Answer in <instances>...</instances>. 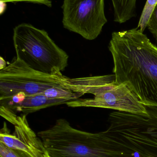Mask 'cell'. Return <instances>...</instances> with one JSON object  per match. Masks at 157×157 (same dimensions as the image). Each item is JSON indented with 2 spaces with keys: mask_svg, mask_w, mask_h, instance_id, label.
<instances>
[{
  "mask_svg": "<svg viewBox=\"0 0 157 157\" xmlns=\"http://www.w3.org/2000/svg\"><path fill=\"white\" fill-rule=\"evenodd\" d=\"M48 155H49V154H48ZM47 157H51L49 155H48V156H47Z\"/></svg>",
  "mask_w": 157,
  "mask_h": 157,
  "instance_id": "cell-17",
  "label": "cell"
},
{
  "mask_svg": "<svg viewBox=\"0 0 157 157\" xmlns=\"http://www.w3.org/2000/svg\"><path fill=\"white\" fill-rule=\"evenodd\" d=\"M114 9V20L122 24L125 23L136 14L137 0H111Z\"/></svg>",
  "mask_w": 157,
  "mask_h": 157,
  "instance_id": "cell-10",
  "label": "cell"
},
{
  "mask_svg": "<svg viewBox=\"0 0 157 157\" xmlns=\"http://www.w3.org/2000/svg\"><path fill=\"white\" fill-rule=\"evenodd\" d=\"M1 2L6 3V2H28L43 5L48 7H51L52 6L51 0H0Z\"/></svg>",
  "mask_w": 157,
  "mask_h": 157,
  "instance_id": "cell-15",
  "label": "cell"
},
{
  "mask_svg": "<svg viewBox=\"0 0 157 157\" xmlns=\"http://www.w3.org/2000/svg\"><path fill=\"white\" fill-rule=\"evenodd\" d=\"M109 49L115 81L125 84L146 107L157 108V47L137 28L114 32Z\"/></svg>",
  "mask_w": 157,
  "mask_h": 157,
  "instance_id": "cell-1",
  "label": "cell"
},
{
  "mask_svg": "<svg viewBox=\"0 0 157 157\" xmlns=\"http://www.w3.org/2000/svg\"><path fill=\"white\" fill-rule=\"evenodd\" d=\"M92 98L77 99L68 101L72 108L92 107L112 109L133 114H147V107L138 97L123 83L111 81L98 85L91 90Z\"/></svg>",
  "mask_w": 157,
  "mask_h": 157,
  "instance_id": "cell-7",
  "label": "cell"
},
{
  "mask_svg": "<svg viewBox=\"0 0 157 157\" xmlns=\"http://www.w3.org/2000/svg\"><path fill=\"white\" fill-rule=\"evenodd\" d=\"M16 58L35 71L53 74L68 66L69 56L44 29L22 23L14 29Z\"/></svg>",
  "mask_w": 157,
  "mask_h": 157,
  "instance_id": "cell-3",
  "label": "cell"
},
{
  "mask_svg": "<svg viewBox=\"0 0 157 157\" xmlns=\"http://www.w3.org/2000/svg\"><path fill=\"white\" fill-rule=\"evenodd\" d=\"M157 5V0H147L142 13L137 28L143 32Z\"/></svg>",
  "mask_w": 157,
  "mask_h": 157,
  "instance_id": "cell-12",
  "label": "cell"
},
{
  "mask_svg": "<svg viewBox=\"0 0 157 157\" xmlns=\"http://www.w3.org/2000/svg\"><path fill=\"white\" fill-rule=\"evenodd\" d=\"M104 0H64V27L88 40L96 39L108 20Z\"/></svg>",
  "mask_w": 157,
  "mask_h": 157,
  "instance_id": "cell-6",
  "label": "cell"
},
{
  "mask_svg": "<svg viewBox=\"0 0 157 157\" xmlns=\"http://www.w3.org/2000/svg\"><path fill=\"white\" fill-rule=\"evenodd\" d=\"M0 157H33L25 151L9 148L1 142H0Z\"/></svg>",
  "mask_w": 157,
  "mask_h": 157,
  "instance_id": "cell-13",
  "label": "cell"
},
{
  "mask_svg": "<svg viewBox=\"0 0 157 157\" xmlns=\"http://www.w3.org/2000/svg\"><path fill=\"white\" fill-rule=\"evenodd\" d=\"M43 94L49 98L62 99L69 101L77 99L83 96L82 94L75 93L70 90L58 87L49 89L45 90Z\"/></svg>",
  "mask_w": 157,
  "mask_h": 157,
  "instance_id": "cell-11",
  "label": "cell"
},
{
  "mask_svg": "<svg viewBox=\"0 0 157 157\" xmlns=\"http://www.w3.org/2000/svg\"><path fill=\"white\" fill-rule=\"evenodd\" d=\"M147 109L148 113L146 115L112 113L105 132L141 157H157V108Z\"/></svg>",
  "mask_w": 157,
  "mask_h": 157,
  "instance_id": "cell-4",
  "label": "cell"
},
{
  "mask_svg": "<svg viewBox=\"0 0 157 157\" xmlns=\"http://www.w3.org/2000/svg\"><path fill=\"white\" fill-rule=\"evenodd\" d=\"M68 100L62 99L49 98L43 93L36 95H26L22 102L4 107L15 113H22L23 115H28L40 110L55 105L66 104Z\"/></svg>",
  "mask_w": 157,
  "mask_h": 157,
  "instance_id": "cell-9",
  "label": "cell"
},
{
  "mask_svg": "<svg viewBox=\"0 0 157 157\" xmlns=\"http://www.w3.org/2000/svg\"><path fill=\"white\" fill-rule=\"evenodd\" d=\"M6 63L5 60L2 57H1L0 59V69L1 70H3L6 67Z\"/></svg>",
  "mask_w": 157,
  "mask_h": 157,
  "instance_id": "cell-16",
  "label": "cell"
},
{
  "mask_svg": "<svg viewBox=\"0 0 157 157\" xmlns=\"http://www.w3.org/2000/svg\"><path fill=\"white\" fill-rule=\"evenodd\" d=\"M149 31L157 39V5L147 24Z\"/></svg>",
  "mask_w": 157,
  "mask_h": 157,
  "instance_id": "cell-14",
  "label": "cell"
},
{
  "mask_svg": "<svg viewBox=\"0 0 157 157\" xmlns=\"http://www.w3.org/2000/svg\"><path fill=\"white\" fill-rule=\"evenodd\" d=\"M14 131L11 133L6 123L0 131V142L12 149L22 150L33 157H47L48 154L41 138L30 128L26 115L18 116Z\"/></svg>",
  "mask_w": 157,
  "mask_h": 157,
  "instance_id": "cell-8",
  "label": "cell"
},
{
  "mask_svg": "<svg viewBox=\"0 0 157 157\" xmlns=\"http://www.w3.org/2000/svg\"><path fill=\"white\" fill-rule=\"evenodd\" d=\"M51 157H141L114 141L105 131L92 133L73 127L64 119L37 134Z\"/></svg>",
  "mask_w": 157,
  "mask_h": 157,
  "instance_id": "cell-2",
  "label": "cell"
},
{
  "mask_svg": "<svg viewBox=\"0 0 157 157\" xmlns=\"http://www.w3.org/2000/svg\"><path fill=\"white\" fill-rule=\"evenodd\" d=\"M54 87L84 95L78 78H69L61 71L53 74L37 71L17 58L0 71V99L11 98L20 92L26 95L41 94Z\"/></svg>",
  "mask_w": 157,
  "mask_h": 157,
  "instance_id": "cell-5",
  "label": "cell"
}]
</instances>
